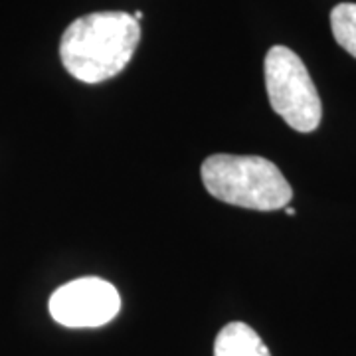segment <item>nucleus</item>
<instances>
[{
    "mask_svg": "<svg viewBox=\"0 0 356 356\" xmlns=\"http://www.w3.org/2000/svg\"><path fill=\"white\" fill-rule=\"evenodd\" d=\"M285 212H287L289 216H295V208H285Z\"/></svg>",
    "mask_w": 356,
    "mask_h": 356,
    "instance_id": "7",
    "label": "nucleus"
},
{
    "mask_svg": "<svg viewBox=\"0 0 356 356\" xmlns=\"http://www.w3.org/2000/svg\"><path fill=\"white\" fill-rule=\"evenodd\" d=\"M140 40V24L127 13H91L65 28L60 58L67 74L102 83L121 74Z\"/></svg>",
    "mask_w": 356,
    "mask_h": 356,
    "instance_id": "1",
    "label": "nucleus"
},
{
    "mask_svg": "<svg viewBox=\"0 0 356 356\" xmlns=\"http://www.w3.org/2000/svg\"><path fill=\"white\" fill-rule=\"evenodd\" d=\"M332 36L337 44L356 58V4L343 2L337 4L331 13Z\"/></svg>",
    "mask_w": 356,
    "mask_h": 356,
    "instance_id": "6",
    "label": "nucleus"
},
{
    "mask_svg": "<svg viewBox=\"0 0 356 356\" xmlns=\"http://www.w3.org/2000/svg\"><path fill=\"white\" fill-rule=\"evenodd\" d=\"M214 356H271L259 334L245 323H229L218 332Z\"/></svg>",
    "mask_w": 356,
    "mask_h": 356,
    "instance_id": "5",
    "label": "nucleus"
},
{
    "mask_svg": "<svg viewBox=\"0 0 356 356\" xmlns=\"http://www.w3.org/2000/svg\"><path fill=\"white\" fill-rule=\"evenodd\" d=\"M206 191L222 202L271 212L291 202L293 188L281 170L264 156L212 154L202 163Z\"/></svg>",
    "mask_w": 356,
    "mask_h": 356,
    "instance_id": "2",
    "label": "nucleus"
},
{
    "mask_svg": "<svg viewBox=\"0 0 356 356\" xmlns=\"http://www.w3.org/2000/svg\"><path fill=\"white\" fill-rule=\"evenodd\" d=\"M264 72L273 111L299 133L315 131L323 117V105L303 60L287 46H273L267 51Z\"/></svg>",
    "mask_w": 356,
    "mask_h": 356,
    "instance_id": "3",
    "label": "nucleus"
},
{
    "mask_svg": "<svg viewBox=\"0 0 356 356\" xmlns=\"http://www.w3.org/2000/svg\"><path fill=\"white\" fill-rule=\"evenodd\" d=\"M121 311V297L109 281L81 277L51 293L50 313L56 323L70 329L103 327Z\"/></svg>",
    "mask_w": 356,
    "mask_h": 356,
    "instance_id": "4",
    "label": "nucleus"
}]
</instances>
